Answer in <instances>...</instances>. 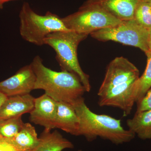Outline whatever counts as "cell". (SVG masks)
Listing matches in <instances>:
<instances>
[{
    "label": "cell",
    "instance_id": "20",
    "mask_svg": "<svg viewBox=\"0 0 151 151\" xmlns=\"http://www.w3.org/2000/svg\"><path fill=\"white\" fill-rule=\"evenodd\" d=\"M137 103L136 112H143L151 110V89H149L144 97Z\"/></svg>",
    "mask_w": 151,
    "mask_h": 151
},
{
    "label": "cell",
    "instance_id": "3",
    "mask_svg": "<svg viewBox=\"0 0 151 151\" xmlns=\"http://www.w3.org/2000/svg\"><path fill=\"white\" fill-rule=\"evenodd\" d=\"M89 35L72 31H58L47 36L44 44L55 51V58L61 68L76 75L84 86L86 92L91 91L89 76L83 71L79 64L77 49L79 43Z\"/></svg>",
    "mask_w": 151,
    "mask_h": 151
},
{
    "label": "cell",
    "instance_id": "25",
    "mask_svg": "<svg viewBox=\"0 0 151 151\" xmlns=\"http://www.w3.org/2000/svg\"><path fill=\"white\" fill-rule=\"evenodd\" d=\"M150 1H151V0H150Z\"/></svg>",
    "mask_w": 151,
    "mask_h": 151
},
{
    "label": "cell",
    "instance_id": "16",
    "mask_svg": "<svg viewBox=\"0 0 151 151\" xmlns=\"http://www.w3.org/2000/svg\"><path fill=\"white\" fill-rule=\"evenodd\" d=\"M147 56V60L145 70L133 84L131 89L132 100L134 103L140 100L151 87V54Z\"/></svg>",
    "mask_w": 151,
    "mask_h": 151
},
{
    "label": "cell",
    "instance_id": "19",
    "mask_svg": "<svg viewBox=\"0 0 151 151\" xmlns=\"http://www.w3.org/2000/svg\"><path fill=\"white\" fill-rule=\"evenodd\" d=\"M0 151H30L20 147L12 139L5 137L0 135Z\"/></svg>",
    "mask_w": 151,
    "mask_h": 151
},
{
    "label": "cell",
    "instance_id": "23",
    "mask_svg": "<svg viewBox=\"0 0 151 151\" xmlns=\"http://www.w3.org/2000/svg\"><path fill=\"white\" fill-rule=\"evenodd\" d=\"M14 1V0H0V10L3 9L4 4L10 1Z\"/></svg>",
    "mask_w": 151,
    "mask_h": 151
},
{
    "label": "cell",
    "instance_id": "14",
    "mask_svg": "<svg viewBox=\"0 0 151 151\" xmlns=\"http://www.w3.org/2000/svg\"><path fill=\"white\" fill-rule=\"evenodd\" d=\"M129 130L142 140L151 139V110L136 112L127 121Z\"/></svg>",
    "mask_w": 151,
    "mask_h": 151
},
{
    "label": "cell",
    "instance_id": "4",
    "mask_svg": "<svg viewBox=\"0 0 151 151\" xmlns=\"http://www.w3.org/2000/svg\"><path fill=\"white\" fill-rule=\"evenodd\" d=\"M20 34L24 40L37 46L44 44L47 36L58 31H69L57 15L47 12L44 15L39 14L29 4H23L19 14Z\"/></svg>",
    "mask_w": 151,
    "mask_h": 151
},
{
    "label": "cell",
    "instance_id": "15",
    "mask_svg": "<svg viewBox=\"0 0 151 151\" xmlns=\"http://www.w3.org/2000/svg\"><path fill=\"white\" fill-rule=\"evenodd\" d=\"M12 139L19 147L30 151L35 149L40 142L35 127L28 123H24L21 129Z\"/></svg>",
    "mask_w": 151,
    "mask_h": 151
},
{
    "label": "cell",
    "instance_id": "11",
    "mask_svg": "<svg viewBox=\"0 0 151 151\" xmlns=\"http://www.w3.org/2000/svg\"><path fill=\"white\" fill-rule=\"evenodd\" d=\"M35 98L30 94L8 97L0 108V119L22 116L31 112Z\"/></svg>",
    "mask_w": 151,
    "mask_h": 151
},
{
    "label": "cell",
    "instance_id": "13",
    "mask_svg": "<svg viewBox=\"0 0 151 151\" xmlns=\"http://www.w3.org/2000/svg\"><path fill=\"white\" fill-rule=\"evenodd\" d=\"M44 129L39 137L40 142L32 151H62L66 149H73L74 146L70 141L63 137L57 131Z\"/></svg>",
    "mask_w": 151,
    "mask_h": 151
},
{
    "label": "cell",
    "instance_id": "10",
    "mask_svg": "<svg viewBox=\"0 0 151 151\" xmlns=\"http://www.w3.org/2000/svg\"><path fill=\"white\" fill-rule=\"evenodd\" d=\"M141 0H87L85 4L101 8L122 21L134 19L135 9Z\"/></svg>",
    "mask_w": 151,
    "mask_h": 151
},
{
    "label": "cell",
    "instance_id": "12",
    "mask_svg": "<svg viewBox=\"0 0 151 151\" xmlns=\"http://www.w3.org/2000/svg\"><path fill=\"white\" fill-rule=\"evenodd\" d=\"M55 127L73 136H78L79 119L72 105L57 102Z\"/></svg>",
    "mask_w": 151,
    "mask_h": 151
},
{
    "label": "cell",
    "instance_id": "9",
    "mask_svg": "<svg viewBox=\"0 0 151 151\" xmlns=\"http://www.w3.org/2000/svg\"><path fill=\"white\" fill-rule=\"evenodd\" d=\"M57 112V102L45 93L35 98L34 107L30 113V122L51 131L55 129Z\"/></svg>",
    "mask_w": 151,
    "mask_h": 151
},
{
    "label": "cell",
    "instance_id": "24",
    "mask_svg": "<svg viewBox=\"0 0 151 151\" xmlns=\"http://www.w3.org/2000/svg\"><path fill=\"white\" fill-rule=\"evenodd\" d=\"M78 151H82L81 150H78Z\"/></svg>",
    "mask_w": 151,
    "mask_h": 151
},
{
    "label": "cell",
    "instance_id": "1",
    "mask_svg": "<svg viewBox=\"0 0 151 151\" xmlns=\"http://www.w3.org/2000/svg\"><path fill=\"white\" fill-rule=\"evenodd\" d=\"M36 77L35 89H42L57 102L71 105L83 97L86 92L79 78L75 74L61 70L56 71L46 67L39 55L30 63Z\"/></svg>",
    "mask_w": 151,
    "mask_h": 151
},
{
    "label": "cell",
    "instance_id": "22",
    "mask_svg": "<svg viewBox=\"0 0 151 151\" xmlns=\"http://www.w3.org/2000/svg\"><path fill=\"white\" fill-rule=\"evenodd\" d=\"M7 97L4 94L0 92V108L2 105L3 103H4V102L6 100Z\"/></svg>",
    "mask_w": 151,
    "mask_h": 151
},
{
    "label": "cell",
    "instance_id": "21",
    "mask_svg": "<svg viewBox=\"0 0 151 151\" xmlns=\"http://www.w3.org/2000/svg\"><path fill=\"white\" fill-rule=\"evenodd\" d=\"M148 46L149 48V53L147 55V56L149 54H151V29H149L148 37Z\"/></svg>",
    "mask_w": 151,
    "mask_h": 151
},
{
    "label": "cell",
    "instance_id": "5",
    "mask_svg": "<svg viewBox=\"0 0 151 151\" xmlns=\"http://www.w3.org/2000/svg\"><path fill=\"white\" fill-rule=\"evenodd\" d=\"M62 20L68 29L89 35L95 31L112 27L122 22L97 6L84 4L77 12L62 18Z\"/></svg>",
    "mask_w": 151,
    "mask_h": 151
},
{
    "label": "cell",
    "instance_id": "7",
    "mask_svg": "<svg viewBox=\"0 0 151 151\" xmlns=\"http://www.w3.org/2000/svg\"><path fill=\"white\" fill-rule=\"evenodd\" d=\"M139 77V71L134 64L123 57H116L106 68L97 95L100 97L111 89L131 87Z\"/></svg>",
    "mask_w": 151,
    "mask_h": 151
},
{
    "label": "cell",
    "instance_id": "6",
    "mask_svg": "<svg viewBox=\"0 0 151 151\" xmlns=\"http://www.w3.org/2000/svg\"><path fill=\"white\" fill-rule=\"evenodd\" d=\"M149 29L138 23L134 19L122 21L119 24L95 31L90 34L93 38L100 41H113L125 45L138 47L149 53L148 37Z\"/></svg>",
    "mask_w": 151,
    "mask_h": 151
},
{
    "label": "cell",
    "instance_id": "18",
    "mask_svg": "<svg viewBox=\"0 0 151 151\" xmlns=\"http://www.w3.org/2000/svg\"><path fill=\"white\" fill-rule=\"evenodd\" d=\"M134 19L143 27L151 29V3L150 0H141L135 9Z\"/></svg>",
    "mask_w": 151,
    "mask_h": 151
},
{
    "label": "cell",
    "instance_id": "17",
    "mask_svg": "<svg viewBox=\"0 0 151 151\" xmlns=\"http://www.w3.org/2000/svg\"><path fill=\"white\" fill-rule=\"evenodd\" d=\"M24 124L22 120V116L0 119V135L12 139L21 129Z\"/></svg>",
    "mask_w": 151,
    "mask_h": 151
},
{
    "label": "cell",
    "instance_id": "8",
    "mask_svg": "<svg viewBox=\"0 0 151 151\" xmlns=\"http://www.w3.org/2000/svg\"><path fill=\"white\" fill-rule=\"evenodd\" d=\"M36 79L31 64L25 65L12 76L0 82V92L7 97L29 94L34 90Z\"/></svg>",
    "mask_w": 151,
    "mask_h": 151
},
{
    "label": "cell",
    "instance_id": "2",
    "mask_svg": "<svg viewBox=\"0 0 151 151\" xmlns=\"http://www.w3.org/2000/svg\"><path fill=\"white\" fill-rule=\"evenodd\" d=\"M72 106L79 119L78 136H84L88 142L100 137L119 145L129 142L135 138L136 135L133 132L122 127L121 120L92 112L86 106L84 97Z\"/></svg>",
    "mask_w": 151,
    "mask_h": 151
}]
</instances>
